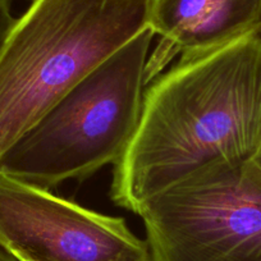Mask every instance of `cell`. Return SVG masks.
I'll return each instance as SVG.
<instances>
[{"instance_id": "2", "label": "cell", "mask_w": 261, "mask_h": 261, "mask_svg": "<svg viewBox=\"0 0 261 261\" xmlns=\"http://www.w3.org/2000/svg\"><path fill=\"white\" fill-rule=\"evenodd\" d=\"M156 0H32L0 54V159L104 60L150 27Z\"/></svg>"}, {"instance_id": "10", "label": "cell", "mask_w": 261, "mask_h": 261, "mask_svg": "<svg viewBox=\"0 0 261 261\" xmlns=\"http://www.w3.org/2000/svg\"><path fill=\"white\" fill-rule=\"evenodd\" d=\"M258 27H260V30H261V17H260V23H258Z\"/></svg>"}, {"instance_id": "6", "label": "cell", "mask_w": 261, "mask_h": 261, "mask_svg": "<svg viewBox=\"0 0 261 261\" xmlns=\"http://www.w3.org/2000/svg\"><path fill=\"white\" fill-rule=\"evenodd\" d=\"M261 0H156L150 29L160 37L149 55L146 85L174 58L223 46L258 27Z\"/></svg>"}, {"instance_id": "1", "label": "cell", "mask_w": 261, "mask_h": 261, "mask_svg": "<svg viewBox=\"0 0 261 261\" xmlns=\"http://www.w3.org/2000/svg\"><path fill=\"white\" fill-rule=\"evenodd\" d=\"M261 154V30L180 58L145 89L134 139L114 165L110 196L137 214L154 196L214 163Z\"/></svg>"}, {"instance_id": "5", "label": "cell", "mask_w": 261, "mask_h": 261, "mask_svg": "<svg viewBox=\"0 0 261 261\" xmlns=\"http://www.w3.org/2000/svg\"><path fill=\"white\" fill-rule=\"evenodd\" d=\"M0 246L18 261H150L125 219L0 173Z\"/></svg>"}, {"instance_id": "3", "label": "cell", "mask_w": 261, "mask_h": 261, "mask_svg": "<svg viewBox=\"0 0 261 261\" xmlns=\"http://www.w3.org/2000/svg\"><path fill=\"white\" fill-rule=\"evenodd\" d=\"M155 34L150 27L63 95L0 159V173L57 187L117 164L134 139Z\"/></svg>"}, {"instance_id": "9", "label": "cell", "mask_w": 261, "mask_h": 261, "mask_svg": "<svg viewBox=\"0 0 261 261\" xmlns=\"http://www.w3.org/2000/svg\"><path fill=\"white\" fill-rule=\"evenodd\" d=\"M253 164L256 165V168H257V169H258V172L261 173V154L258 155V156L256 158L255 160H253Z\"/></svg>"}, {"instance_id": "4", "label": "cell", "mask_w": 261, "mask_h": 261, "mask_svg": "<svg viewBox=\"0 0 261 261\" xmlns=\"http://www.w3.org/2000/svg\"><path fill=\"white\" fill-rule=\"evenodd\" d=\"M137 215L150 261H261V173L253 162L201 168Z\"/></svg>"}, {"instance_id": "7", "label": "cell", "mask_w": 261, "mask_h": 261, "mask_svg": "<svg viewBox=\"0 0 261 261\" xmlns=\"http://www.w3.org/2000/svg\"><path fill=\"white\" fill-rule=\"evenodd\" d=\"M17 19L12 16L9 0H0V54L11 36Z\"/></svg>"}, {"instance_id": "8", "label": "cell", "mask_w": 261, "mask_h": 261, "mask_svg": "<svg viewBox=\"0 0 261 261\" xmlns=\"http://www.w3.org/2000/svg\"><path fill=\"white\" fill-rule=\"evenodd\" d=\"M0 261H18L13 255L8 252V251L4 250L2 246H0Z\"/></svg>"}]
</instances>
